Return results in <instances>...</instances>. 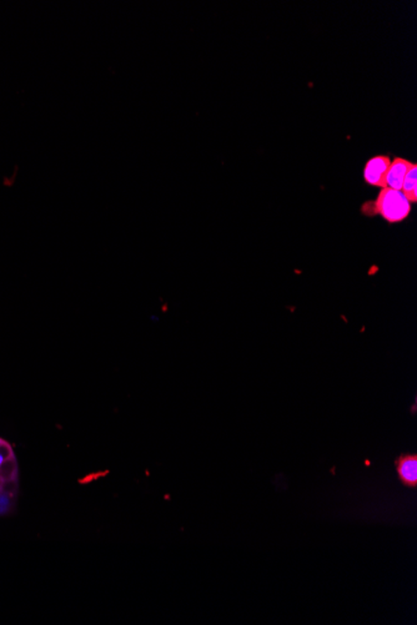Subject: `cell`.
Returning a JSON list of instances; mask_svg holds the SVG:
<instances>
[{
	"mask_svg": "<svg viewBox=\"0 0 417 625\" xmlns=\"http://www.w3.org/2000/svg\"><path fill=\"white\" fill-rule=\"evenodd\" d=\"M14 493L8 487H0V515H6L13 507Z\"/></svg>",
	"mask_w": 417,
	"mask_h": 625,
	"instance_id": "52a82bcc",
	"label": "cell"
},
{
	"mask_svg": "<svg viewBox=\"0 0 417 625\" xmlns=\"http://www.w3.org/2000/svg\"><path fill=\"white\" fill-rule=\"evenodd\" d=\"M361 211L366 216L380 215L388 223H399L410 216L411 204L401 191L383 187L376 199L363 205Z\"/></svg>",
	"mask_w": 417,
	"mask_h": 625,
	"instance_id": "6da1fadb",
	"label": "cell"
},
{
	"mask_svg": "<svg viewBox=\"0 0 417 625\" xmlns=\"http://www.w3.org/2000/svg\"><path fill=\"white\" fill-rule=\"evenodd\" d=\"M396 472L402 485L409 488H416L417 485V456L404 455L395 461Z\"/></svg>",
	"mask_w": 417,
	"mask_h": 625,
	"instance_id": "277c9868",
	"label": "cell"
},
{
	"mask_svg": "<svg viewBox=\"0 0 417 625\" xmlns=\"http://www.w3.org/2000/svg\"><path fill=\"white\" fill-rule=\"evenodd\" d=\"M391 164L388 155H376L366 161L364 168V180L370 186L386 187V174Z\"/></svg>",
	"mask_w": 417,
	"mask_h": 625,
	"instance_id": "7a4b0ae2",
	"label": "cell"
},
{
	"mask_svg": "<svg viewBox=\"0 0 417 625\" xmlns=\"http://www.w3.org/2000/svg\"><path fill=\"white\" fill-rule=\"evenodd\" d=\"M17 461L12 447L6 441L0 439V487L10 485L17 478Z\"/></svg>",
	"mask_w": 417,
	"mask_h": 625,
	"instance_id": "3957f363",
	"label": "cell"
},
{
	"mask_svg": "<svg viewBox=\"0 0 417 625\" xmlns=\"http://www.w3.org/2000/svg\"><path fill=\"white\" fill-rule=\"evenodd\" d=\"M401 193H404L406 199L409 200L410 204H416L417 201V165L412 166L411 169L407 171L402 186H401Z\"/></svg>",
	"mask_w": 417,
	"mask_h": 625,
	"instance_id": "8992f818",
	"label": "cell"
},
{
	"mask_svg": "<svg viewBox=\"0 0 417 625\" xmlns=\"http://www.w3.org/2000/svg\"><path fill=\"white\" fill-rule=\"evenodd\" d=\"M414 165L415 163L404 158H399V156L391 160V164H390L388 174H386V187L401 191V186H402L406 174Z\"/></svg>",
	"mask_w": 417,
	"mask_h": 625,
	"instance_id": "5b68a950",
	"label": "cell"
}]
</instances>
